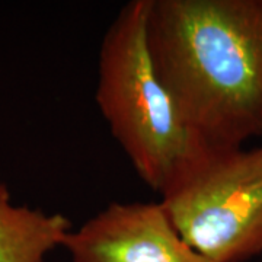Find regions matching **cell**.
<instances>
[{"instance_id": "obj_1", "label": "cell", "mask_w": 262, "mask_h": 262, "mask_svg": "<svg viewBox=\"0 0 262 262\" xmlns=\"http://www.w3.org/2000/svg\"><path fill=\"white\" fill-rule=\"evenodd\" d=\"M150 58L207 149L262 137V0H150Z\"/></svg>"}, {"instance_id": "obj_3", "label": "cell", "mask_w": 262, "mask_h": 262, "mask_svg": "<svg viewBox=\"0 0 262 262\" xmlns=\"http://www.w3.org/2000/svg\"><path fill=\"white\" fill-rule=\"evenodd\" d=\"M182 239L207 262L262 255V144L204 149L160 194Z\"/></svg>"}, {"instance_id": "obj_5", "label": "cell", "mask_w": 262, "mask_h": 262, "mask_svg": "<svg viewBox=\"0 0 262 262\" xmlns=\"http://www.w3.org/2000/svg\"><path fill=\"white\" fill-rule=\"evenodd\" d=\"M72 229L61 213L16 204L0 173V262H47Z\"/></svg>"}, {"instance_id": "obj_4", "label": "cell", "mask_w": 262, "mask_h": 262, "mask_svg": "<svg viewBox=\"0 0 262 262\" xmlns=\"http://www.w3.org/2000/svg\"><path fill=\"white\" fill-rule=\"evenodd\" d=\"M73 262H207L182 239L159 201L110 203L66 236Z\"/></svg>"}, {"instance_id": "obj_2", "label": "cell", "mask_w": 262, "mask_h": 262, "mask_svg": "<svg viewBox=\"0 0 262 262\" xmlns=\"http://www.w3.org/2000/svg\"><path fill=\"white\" fill-rule=\"evenodd\" d=\"M149 5L131 0L105 31L95 101L136 173L162 194L204 147L153 67L146 38Z\"/></svg>"}]
</instances>
